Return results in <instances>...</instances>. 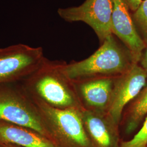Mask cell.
Here are the masks:
<instances>
[{
	"label": "cell",
	"mask_w": 147,
	"mask_h": 147,
	"mask_svg": "<svg viewBox=\"0 0 147 147\" xmlns=\"http://www.w3.org/2000/svg\"><path fill=\"white\" fill-rule=\"evenodd\" d=\"M146 147H147V146H146Z\"/></svg>",
	"instance_id": "19"
},
{
	"label": "cell",
	"mask_w": 147,
	"mask_h": 147,
	"mask_svg": "<svg viewBox=\"0 0 147 147\" xmlns=\"http://www.w3.org/2000/svg\"><path fill=\"white\" fill-rule=\"evenodd\" d=\"M66 62L44 58L38 68L20 82L32 98L58 109L82 110L73 81L65 71Z\"/></svg>",
	"instance_id": "1"
},
{
	"label": "cell",
	"mask_w": 147,
	"mask_h": 147,
	"mask_svg": "<svg viewBox=\"0 0 147 147\" xmlns=\"http://www.w3.org/2000/svg\"><path fill=\"white\" fill-rule=\"evenodd\" d=\"M45 58L42 47L17 44L0 49V84L20 82Z\"/></svg>",
	"instance_id": "5"
},
{
	"label": "cell",
	"mask_w": 147,
	"mask_h": 147,
	"mask_svg": "<svg viewBox=\"0 0 147 147\" xmlns=\"http://www.w3.org/2000/svg\"><path fill=\"white\" fill-rule=\"evenodd\" d=\"M32 99L42 118L50 140L56 147H94L84 129L81 115L82 110L58 109Z\"/></svg>",
	"instance_id": "3"
},
{
	"label": "cell",
	"mask_w": 147,
	"mask_h": 147,
	"mask_svg": "<svg viewBox=\"0 0 147 147\" xmlns=\"http://www.w3.org/2000/svg\"><path fill=\"white\" fill-rule=\"evenodd\" d=\"M2 147H22L15 144H5L1 146Z\"/></svg>",
	"instance_id": "17"
},
{
	"label": "cell",
	"mask_w": 147,
	"mask_h": 147,
	"mask_svg": "<svg viewBox=\"0 0 147 147\" xmlns=\"http://www.w3.org/2000/svg\"><path fill=\"white\" fill-rule=\"evenodd\" d=\"M116 77L98 76L73 81L83 109L107 113Z\"/></svg>",
	"instance_id": "8"
},
{
	"label": "cell",
	"mask_w": 147,
	"mask_h": 147,
	"mask_svg": "<svg viewBox=\"0 0 147 147\" xmlns=\"http://www.w3.org/2000/svg\"><path fill=\"white\" fill-rule=\"evenodd\" d=\"M147 115V85L127 105L123 113L121 124L126 135L135 131Z\"/></svg>",
	"instance_id": "12"
},
{
	"label": "cell",
	"mask_w": 147,
	"mask_h": 147,
	"mask_svg": "<svg viewBox=\"0 0 147 147\" xmlns=\"http://www.w3.org/2000/svg\"><path fill=\"white\" fill-rule=\"evenodd\" d=\"M112 14L111 31L130 51L136 63L138 64L145 44L137 31L125 0H111Z\"/></svg>",
	"instance_id": "9"
},
{
	"label": "cell",
	"mask_w": 147,
	"mask_h": 147,
	"mask_svg": "<svg viewBox=\"0 0 147 147\" xmlns=\"http://www.w3.org/2000/svg\"><path fill=\"white\" fill-rule=\"evenodd\" d=\"M135 64L137 63L130 51L112 34L89 57L66 63L65 71L72 81L98 76L116 77L125 73Z\"/></svg>",
	"instance_id": "2"
},
{
	"label": "cell",
	"mask_w": 147,
	"mask_h": 147,
	"mask_svg": "<svg viewBox=\"0 0 147 147\" xmlns=\"http://www.w3.org/2000/svg\"><path fill=\"white\" fill-rule=\"evenodd\" d=\"M7 144L22 147H57L49 138L32 128L0 121V146Z\"/></svg>",
	"instance_id": "11"
},
{
	"label": "cell",
	"mask_w": 147,
	"mask_h": 147,
	"mask_svg": "<svg viewBox=\"0 0 147 147\" xmlns=\"http://www.w3.org/2000/svg\"><path fill=\"white\" fill-rule=\"evenodd\" d=\"M147 72L139 64H135L115 80L107 115L118 125L121 124L124 109L146 85Z\"/></svg>",
	"instance_id": "7"
},
{
	"label": "cell",
	"mask_w": 147,
	"mask_h": 147,
	"mask_svg": "<svg viewBox=\"0 0 147 147\" xmlns=\"http://www.w3.org/2000/svg\"><path fill=\"white\" fill-rule=\"evenodd\" d=\"M125 1H126L130 9L135 11L141 4L143 0H125Z\"/></svg>",
	"instance_id": "16"
},
{
	"label": "cell",
	"mask_w": 147,
	"mask_h": 147,
	"mask_svg": "<svg viewBox=\"0 0 147 147\" xmlns=\"http://www.w3.org/2000/svg\"><path fill=\"white\" fill-rule=\"evenodd\" d=\"M81 115L84 129L94 147H119V125L107 113L82 109Z\"/></svg>",
	"instance_id": "10"
},
{
	"label": "cell",
	"mask_w": 147,
	"mask_h": 147,
	"mask_svg": "<svg viewBox=\"0 0 147 147\" xmlns=\"http://www.w3.org/2000/svg\"><path fill=\"white\" fill-rule=\"evenodd\" d=\"M0 121L30 127L49 138L37 106L20 82L0 84Z\"/></svg>",
	"instance_id": "4"
},
{
	"label": "cell",
	"mask_w": 147,
	"mask_h": 147,
	"mask_svg": "<svg viewBox=\"0 0 147 147\" xmlns=\"http://www.w3.org/2000/svg\"><path fill=\"white\" fill-rule=\"evenodd\" d=\"M144 42L145 44V47L141 53L138 64L147 72V40H144Z\"/></svg>",
	"instance_id": "15"
},
{
	"label": "cell",
	"mask_w": 147,
	"mask_h": 147,
	"mask_svg": "<svg viewBox=\"0 0 147 147\" xmlns=\"http://www.w3.org/2000/svg\"><path fill=\"white\" fill-rule=\"evenodd\" d=\"M147 146V117L141 130L129 141H122L119 147H146Z\"/></svg>",
	"instance_id": "14"
},
{
	"label": "cell",
	"mask_w": 147,
	"mask_h": 147,
	"mask_svg": "<svg viewBox=\"0 0 147 147\" xmlns=\"http://www.w3.org/2000/svg\"><path fill=\"white\" fill-rule=\"evenodd\" d=\"M57 13L64 21H82L89 25L98 37L100 44L112 34L111 0H86L78 7L59 8Z\"/></svg>",
	"instance_id": "6"
},
{
	"label": "cell",
	"mask_w": 147,
	"mask_h": 147,
	"mask_svg": "<svg viewBox=\"0 0 147 147\" xmlns=\"http://www.w3.org/2000/svg\"><path fill=\"white\" fill-rule=\"evenodd\" d=\"M132 19L143 41L147 40V0L142 1L141 4L134 11Z\"/></svg>",
	"instance_id": "13"
},
{
	"label": "cell",
	"mask_w": 147,
	"mask_h": 147,
	"mask_svg": "<svg viewBox=\"0 0 147 147\" xmlns=\"http://www.w3.org/2000/svg\"><path fill=\"white\" fill-rule=\"evenodd\" d=\"M0 147H2V146H0Z\"/></svg>",
	"instance_id": "18"
}]
</instances>
